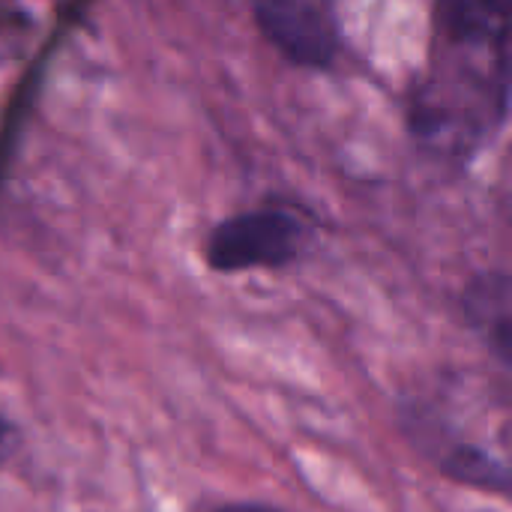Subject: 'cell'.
Here are the masks:
<instances>
[{
    "label": "cell",
    "instance_id": "6da1fadb",
    "mask_svg": "<svg viewBox=\"0 0 512 512\" xmlns=\"http://www.w3.org/2000/svg\"><path fill=\"white\" fill-rule=\"evenodd\" d=\"M510 78V0L438 3L429 63L408 99L414 141L447 165L474 162L507 126Z\"/></svg>",
    "mask_w": 512,
    "mask_h": 512
},
{
    "label": "cell",
    "instance_id": "7a4b0ae2",
    "mask_svg": "<svg viewBox=\"0 0 512 512\" xmlns=\"http://www.w3.org/2000/svg\"><path fill=\"white\" fill-rule=\"evenodd\" d=\"M312 222L288 207H258L222 219L204 246L207 267L216 273L282 270L303 258L312 243Z\"/></svg>",
    "mask_w": 512,
    "mask_h": 512
},
{
    "label": "cell",
    "instance_id": "3957f363",
    "mask_svg": "<svg viewBox=\"0 0 512 512\" xmlns=\"http://www.w3.org/2000/svg\"><path fill=\"white\" fill-rule=\"evenodd\" d=\"M405 435L414 447L438 465L456 483L507 495L510 492V468L501 456L486 450L483 444L471 441L459 426L444 420L432 405H408L402 408Z\"/></svg>",
    "mask_w": 512,
    "mask_h": 512
},
{
    "label": "cell",
    "instance_id": "277c9868",
    "mask_svg": "<svg viewBox=\"0 0 512 512\" xmlns=\"http://www.w3.org/2000/svg\"><path fill=\"white\" fill-rule=\"evenodd\" d=\"M258 33L294 66L327 69L342 51L336 6L321 0H267L252 6Z\"/></svg>",
    "mask_w": 512,
    "mask_h": 512
},
{
    "label": "cell",
    "instance_id": "5b68a950",
    "mask_svg": "<svg viewBox=\"0 0 512 512\" xmlns=\"http://www.w3.org/2000/svg\"><path fill=\"white\" fill-rule=\"evenodd\" d=\"M462 315L501 366H510V276L486 270L462 291Z\"/></svg>",
    "mask_w": 512,
    "mask_h": 512
},
{
    "label": "cell",
    "instance_id": "8992f818",
    "mask_svg": "<svg viewBox=\"0 0 512 512\" xmlns=\"http://www.w3.org/2000/svg\"><path fill=\"white\" fill-rule=\"evenodd\" d=\"M36 21L21 6H0V63L24 57L33 39Z\"/></svg>",
    "mask_w": 512,
    "mask_h": 512
},
{
    "label": "cell",
    "instance_id": "52a82bcc",
    "mask_svg": "<svg viewBox=\"0 0 512 512\" xmlns=\"http://www.w3.org/2000/svg\"><path fill=\"white\" fill-rule=\"evenodd\" d=\"M18 447H21V432L0 417V465H6L18 453Z\"/></svg>",
    "mask_w": 512,
    "mask_h": 512
},
{
    "label": "cell",
    "instance_id": "ba28073f",
    "mask_svg": "<svg viewBox=\"0 0 512 512\" xmlns=\"http://www.w3.org/2000/svg\"><path fill=\"white\" fill-rule=\"evenodd\" d=\"M213 512H288L276 504H261V501H234V504H222Z\"/></svg>",
    "mask_w": 512,
    "mask_h": 512
}]
</instances>
